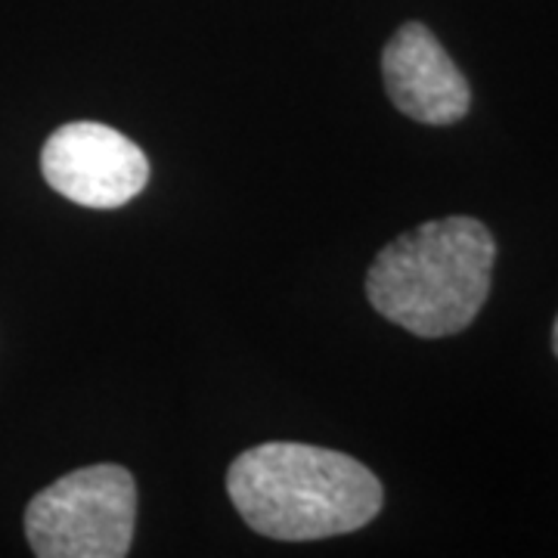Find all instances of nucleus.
I'll use <instances>...</instances> for the list:
<instances>
[{
    "instance_id": "obj_5",
    "label": "nucleus",
    "mask_w": 558,
    "mask_h": 558,
    "mask_svg": "<svg viewBox=\"0 0 558 558\" xmlns=\"http://www.w3.org/2000/svg\"><path fill=\"white\" fill-rule=\"evenodd\" d=\"M381 78L391 102L418 124H457L472 109L469 81L422 22L400 25L385 44Z\"/></svg>"
},
{
    "instance_id": "obj_1",
    "label": "nucleus",
    "mask_w": 558,
    "mask_h": 558,
    "mask_svg": "<svg viewBox=\"0 0 558 558\" xmlns=\"http://www.w3.org/2000/svg\"><path fill=\"white\" fill-rule=\"evenodd\" d=\"M242 521L270 539L341 537L379 515V478L348 453L270 440L245 450L227 472Z\"/></svg>"
},
{
    "instance_id": "obj_3",
    "label": "nucleus",
    "mask_w": 558,
    "mask_h": 558,
    "mask_svg": "<svg viewBox=\"0 0 558 558\" xmlns=\"http://www.w3.org/2000/svg\"><path fill=\"white\" fill-rule=\"evenodd\" d=\"M137 484L102 462L69 472L25 509V537L40 558H121L134 543Z\"/></svg>"
},
{
    "instance_id": "obj_6",
    "label": "nucleus",
    "mask_w": 558,
    "mask_h": 558,
    "mask_svg": "<svg viewBox=\"0 0 558 558\" xmlns=\"http://www.w3.org/2000/svg\"><path fill=\"white\" fill-rule=\"evenodd\" d=\"M553 351H556V357H558V317H556V326H553Z\"/></svg>"
},
{
    "instance_id": "obj_2",
    "label": "nucleus",
    "mask_w": 558,
    "mask_h": 558,
    "mask_svg": "<svg viewBox=\"0 0 558 558\" xmlns=\"http://www.w3.org/2000/svg\"><path fill=\"white\" fill-rule=\"evenodd\" d=\"M494 260L497 242L481 220H428L376 255L366 295L400 329L418 339H447L481 314Z\"/></svg>"
},
{
    "instance_id": "obj_4",
    "label": "nucleus",
    "mask_w": 558,
    "mask_h": 558,
    "mask_svg": "<svg viewBox=\"0 0 558 558\" xmlns=\"http://www.w3.org/2000/svg\"><path fill=\"white\" fill-rule=\"evenodd\" d=\"M44 180L62 199L87 208H119L137 199L149 161L137 143L100 121H72L40 149Z\"/></svg>"
}]
</instances>
